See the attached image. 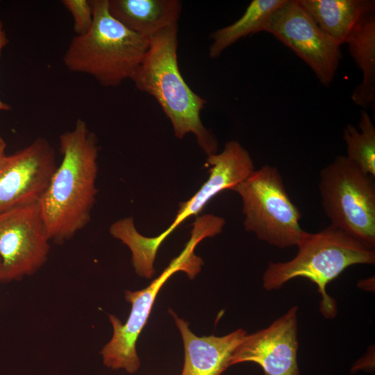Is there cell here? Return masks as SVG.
Returning <instances> with one entry per match:
<instances>
[{
    "label": "cell",
    "instance_id": "6da1fadb",
    "mask_svg": "<svg viewBox=\"0 0 375 375\" xmlns=\"http://www.w3.org/2000/svg\"><path fill=\"white\" fill-rule=\"evenodd\" d=\"M61 162L38 203L49 240L72 238L90 221L98 190L97 138L78 119L59 137Z\"/></svg>",
    "mask_w": 375,
    "mask_h": 375
},
{
    "label": "cell",
    "instance_id": "7a4b0ae2",
    "mask_svg": "<svg viewBox=\"0 0 375 375\" xmlns=\"http://www.w3.org/2000/svg\"><path fill=\"white\" fill-rule=\"evenodd\" d=\"M177 49L178 24H174L150 38L149 49L131 80L156 100L177 138L193 133L207 156L215 154L218 141L200 117L206 101L192 90L181 74Z\"/></svg>",
    "mask_w": 375,
    "mask_h": 375
},
{
    "label": "cell",
    "instance_id": "3957f363",
    "mask_svg": "<svg viewBox=\"0 0 375 375\" xmlns=\"http://www.w3.org/2000/svg\"><path fill=\"white\" fill-rule=\"evenodd\" d=\"M90 31L74 36L62 58L71 72L92 76L103 87L131 79L150 46V39L124 26L109 12L108 0H92Z\"/></svg>",
    "mask_w": 375,
    "mask_h": 375
},
{
    "label": "cell",
    "instance_id": "277c9868",
    "mask_svg": "<svg viewBox=\"0 0 375 375\" xmlns=\"http://www.w3.org/2000/svg\"><path fill=\"white\" fill-rule=\"evenodd\" d=\"M296 246L298 252L292 260L269 263L262 278L264 288L278 290L292 278H307L317 286L323 316L335 317L337 306L326 292L327 285L351 265L374 264V249L331 225L315 233L304 231Z\"/></svg>",
    "mask_w": 375,
    "mask_h": 375
},
{
    "label": "cell",
    "instance_id": "5b68a950",
    "mask_svg": "<svg viewBox=\"0 0 375 375\" xmlns=\"http://www.w3.org/2000/svg\"><path fill=\"white\" fill-rule=\"evenodd\" d=\"M206 165L210 166L208 178L189 200L180 203L174 221L160 235L149 238L141 235L131 217L117 220L110 226L112 236L130 249L132 265L140 276H153L158 248L181 223L199 214L219 193L226 190H233L255 169L250 153L235 140L227 142L221 153L208 156Z\"/></svg>",
    "mask_w": 375,
    "mask_h": 375
},
{
    "label": "cell",
    "instance_id": "8992f818",
    "mask_svg": "<svg viewBox=\"0 0 375 375\" xmlns=\"http://www.w3.org/2000/svg\"><path fill=\"white\" fill-rule=\"evenodd\" d=\"M219 231L217 222L211 216L204 215L197 217L193 224L191 237L183 250L172 260L161 274L142 290L125 291V299L131 304V309L124 324L116 316L109 315L112 335L100 352L106 367L124 369L130 374L138 370L140 361L136 351V342L158 292L168 278L177 272H185L190 278H194L203 264L202 259L194 253L195 247L204 238L217 235Z\"/></svg>",
    "mask_w": 375,
    "mask_h": 375
},
{
    "label": "cell",
    "instance_id": "52a82bcc",
    "mask_svg": "<svg viewBox=\"0 0 375 375\" xmlns=\"http://www.w3.org/2000/svg\"><path fill=\"white\" fill-rule=\"evenodd\" d=\"M319 191L331 226L374 249V178L338 156L321 170Z\"/></svg>",
    "mask_w": 375,
    "mask_h": 375
},
{
    "label": "cell",
    "instance_id": "ba28073f",
    "mask_svg": "<svg viewBox=\"0 0 375 375\" xmlns=\"http://www.w3.org/2000/svg\"><path fill=\"white\" fill-rule=\"evenodd\" d=\"M233 191L242 201L247 231L278 248L297 244L304 232L299 224L301 213L276 167L265 165L254 169Z\"/></svg>",
    "mask_w": 375,
    "mask_h": 375
},
{
    "label": "cell",
    "instance_id": "9c48e42d",
    "mask_svg": "<svg viewBox=\"0 0 375 375\" xmlns=\"http://www.w3.org/2000/svg\"><path fill=\"white\" fill-rule=\"evenodd\" d=\"M292 49L322 84L333 82L342 58L340 45L326 35L297 0H286L268 19L264 31Z\"/></svg>",
    "mask_w": 375,
    "mask_h": 375
},
{
    "label": "cell",
    "instance_id": "30bf717a",
    "mask_svg": "<svg viewBox=\"0 0 375 375\" xmlns=\"http://www.w3.org/2000/svg\"><path fill=\"white\" fill-rule=\"evenodd\" d=\"M49 241L38 203L0 212V282L38 272L47 260Z\"/></svg>",
    "mask_w": 375,
    "mask_h": 375
},
{
    "label": "cell",
    "instance_id": "8fae6325",
    "mask_svg": "<svg viewBox=\"0 0 375 375\" xmlns=\"http://www.w3.org/2000/svg\"><path fill=\"white\" fill-rule=\"evenodd\" d=\"M56 169L50 143L38 138L0 164V212L38 203Z\"/></svg>",
    "mask_w": 375,
    "mask_h": 375
},
{
    "label": "cell",
    "instance_id": "7c38bea8",
    "mask_svg": "<svg viewBox=\"0 0 375 375\" xmlns=\"http://www.w3.org/2000/svg\"><path fill=\"white\" fill-rule=\"evenodd\" d=\"M297 310L292 306L268 327L247 334L233 353L230 365L252 362L260 366L264 375H300Z\"/></svg>",
    "mask_w": 375,
    "mask_h": 375
},
{
    "label": "cell",
    "instance_id": "4fadbf2b",
    "mask_svg": "<svg viewBox=\"0 0 375 375\" xmlns=\"http://www.w3.org/2000/svg\"><path fill=\"white\" fill-rule=\"evenodd\" d=\"M180 331L185 351L181 375H222L230 367L233 353L247 332L239 328L222 337H198L189 328V323L169 310Z\"/></svg>",
    "mask_w": 375,
    "mask_h": 375
},
{
    "label": "cell",
    "instance_id": "5bb4252c",
    "mask_svg": "<svg viewBox=\"0 0 375 375\" xmlns=\"http://www.w3.org/2000/svg\"><path fill=\"white\" fill-rule=\"evenodd\" d=\"M110 15L129 30L151 38L178 24L182 3L178 0H108Z\"/></svg>",
    "mask_w": 375,
    "mask_h": 375
},
{
    "label": "cell",
    "instance_id": "9a60e30c",
    "mask_svg": "<svg viewBox=\"0 0 375 375\" xmlns=\"http://www.w3.org/2000/svg\"><path fill=\"white\" fill-rule=\"evenodd\" d=\"M318 27L339 45L357 24L375 11L374 0H297Z\"/></svg>",
    "mask_w": 375,
    "mask_h": 375
},
{
    "label": "cell",
    "instance_id": "2e32d148",
    "mask_svg": "<svg viewBox=\"0 0 375 375\" xmlns=\"http://www.w3.org/2000/svg\"><path fill=\"white\" fill-rule=\"evenodd\" d=\"M349 53L362 74L351 99L362 108L375 104V11L366 15L354 27L346 42Z\"/></svg>",
    "mask_w": 375,
    "mask_h": 375
},
{
    "label": "cell",
    "instance_id": "e0dca14e",
    "mask_svg": "<svg viewBox=\"0 0 375 375\" xmlns=\"http://www.w3.org/2000/svg\"><path fill=\"white\" fill-rule=\"evenodd\" d=\"M286 0H253L243 15L233 24L211 33L209 56L217 58L238 40L263 31L272 14Z\"/></svg>",
    "mask_w": 375,
    "mask_h": 375
},
{
    "label": "cell",
    "instance_id": "ac0fdd59",
    "mask_svg": "<svg viewBox=\"0 0 375 375\" xmlns=\"http://www.w3.org/2000/svg\"><path fill=\"white\" fill-rule=\"evenodd\" d=\"M358 128L359 130L349 124L344 128L346 157L362 172L375 178V126L365 110L360 111Z\"/></svg>",
    "mask_w": 375,
    "mask_h": 375
},
{
    "label": "cell",
    "instance_id": "d6986e66",
    "mask_svg": "<svg viewBox=\"0 0 375 375\" xmlns=\"http://www.w3.org/2000/svg\"><path fill=\"white\" fill-rule=\"evenodd\" d=\"M64 7L73 18V28L76 35H83L91 28L94 22V11L91 1L62 0Z\"/></svg>",
    "mask_w": 375,
    "mask_h": 375
},
{
    "label": "cell",
    "instance_id": "ffe728a7",
    "mask_svg": "<svg viewBox=\"0 0 375 375\" xmlns=\"http://www.w3.org/2000/svg\"><path fill=\"white\" fill-rule=\"evenodd\" d=\"M9 42V40L7 38L6 31L3 28V22L0 19V57L1 55V51L7 45ZM11 109L10 106L4 103L0 99V111L1 110H10Z\"/></svg>",
    "mask_w": 375,
    "mask_h": 375
},
{
    "label": "cell",
    "instance_id": "44dd1931",
    "mask_svg": "<svg viewBox=\"0 0 375 375\" xmlns=\"http://www.w3.org/2000/svg\"><path fill=\"white\" fill-rule=\"evenodd\" d=\"M5 149H6V142L0 137V164L3 160L4 158L6 156L5 154Z\"/></svg>",
    "mask_w": 375,
    "mask_h": 375
},
{
    "label": "cell",
    "instance_id": "7402d4cb",
    "mask_svg": "<svg viewBox=\"0 0 375 375\" xmlns=\"http://www.w3.org/2000/svg\"><path fill=\"white\" fill-rule=\"evenodd\" d=\"M0 277H1V262H0Z\"/></svg>",
    "mask_w": 375,
    "mask_h": 375
}]
</instances>
